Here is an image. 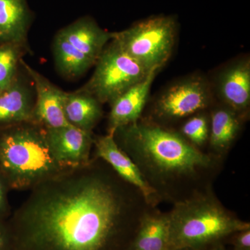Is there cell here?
I'll use <instances>...</instances> for the list:
<instances>
[{
    "label": "cell",
    "instance_id": "24",
    "mask_svg": "<svg viewBox=\"0 0 250 250\" xmlns=\"http://www.w3.org/2000/svg\"><path fill=\"white\" fill-rule=\"evenodd\" d=\"M0 250H11V239L7 220H0Z\"/></svg>",
    "mask_w": 250,
    "mask_h": 250
},
{
    "label": "cell",
    "instance_id": "12",
    "mask_svg": "<svg viewBox=\"0 0 250 250\" xmlns=\"http://www.w3.org/2000/svg\"><path fill=\"white\" fill-rule=\"evenodd\" d=\"M218 93L227 107L241 116L250 103V62L243 59L227 67L219 77Z\"/></svg>",
    "mask_w": 250,
    "mask_h": 250
},
{
    "label": "cell",
    "instance_id": "10",
    "mask_svg": "<svg viewBox=\"0 0 250 250\" xmlns=\"http://www.w3.org/2000/svg\"><path fill=\"white\" fill-rule=\"evenodd\" d=\"M21 64L31 77L35 86L36 101L34 104V123L45 129H55L70 125L64 112L66 93L57 88L22 59Z\"/></svg>",
    "mask_w": 250,
    "mask_h": 250
},
{
    "label": "cell",
    "instance_id": "17",
    "mask_svg": "<svg viewBox=\"0 0 250 250\" xmlns=\"http://www.w3.org/2000/svg\"><path fill=\"white\" fill-rule=\"evenodd\" d=\"M136 236L126 250H168L167 214H146L140 219Z\"/></svg>",
    "mask_w": 250,
    "mask_h": 250
},
{
    "label": "cell",
    "instance_id": "23",
    "mask_svg": "<svg viewBox=\"0 0 250 250\" xmlns=\"http://www.w3.org/2000/svg\"><path fill=\"white\" fill-rule=\"evenodd\" d=\"M233 250H250V228L235 233Z\"/></svg>",
    "mask_w": 250,
    "mask_h": 250
},
{
    "label": "cell",
    "instance_id": "5",
    "mask_svg": "<svg viewBox=\"0 0 250 250\" xmlns=\"http://www.w3.org/2000/svg\"><path fill=\"white\" fill-rule=\"evenodd\" d=\"M177 29L175 16L158 15L113 32V40L148 72H159L172 55Z\"/></svg>",
    "mask_w": 250,
    "mask_h": 250
},
{
    "label": "cell",
    "instance_id": "9",
    "mask_svg": "<svg viewBox=\"0 0 250 250\" xmlns=\"http://www.w3.org/2000/svg\"><path fill=\"white\" fill-rule=\"evenodd\" d=\"M45 130L51 151L63 168L70 170L89 164L94 145L92 133L72 125Z\"/></svg>",
    "mask_w": 250,
    "mask_h": 250
},
{
    "label": "cell",
    "instance_id": "22",
    "mask_svg": "<svg viewBox=\"0 0 250 250\" xmlns=\"http://www.w3.org/2000/svg\"><path fill=\"white\" fill-rule=\"evenodd\" d=\"M9 186L0 174V220H7L11 215L9 201Z\"/></svg>",
    "mask_w": 250,
    "mask_h": 250
},
{
    "label": "cell",
    "instance_id": "1",
    "mask_svg": "<svg viewBox=\"0 0 250 250\" xmlns=\"http://www.w3.org/2000/svg\"><path fill=\"white\" fill-rule=\"evenodd\" d=\"M138 193L104 161L92 158L31 189L7 220L11 250H126Z\"/></svg>",
    "mask_w": 250,
    "mask_h": 250
},
{
    "label": "cell",
    "instance_id": "25",
    "mask_svg": "<svg viewBox=\"0 0 250 250\" xmlns=\"http://www.w3.org/2000/svg\"><path fill=\"white\" fill-rule=\"evenodd\" d=\"M195 250L189 249V248H182V249H177V250Z\"/></svg>",
    "mask_w": 250,
    "mask_h": 250
},
{
    "label": "cell",
    "instance_id": "2",
    "mask_svg": "<svg viewBox=\"0 0 250 250\" xmlns=\"http://www.w3.org/2000/svg\"><path fill=\"white\" fill-rule=\"evenodd\" d=\"M113 136L155 190L197 178L214 166L213 158L183 136L159 125L137 121L118 128Z\"/></svg>",
    "mask_w": 250,
    "mask_h": 250
},
{
    "label": "cell",
    "instance_id": "14",
    "mask_svg": "<svg viewBox=\"0 0 250 250\" xmlns=\"http://www.w3.org/2000/svg\"><path fill=\"white\" fill-rule=\"evenodd\" d=\"M34 104L30 90L16 77L0 92V128L34 123Z\"/></svg>",
    "mask_w": 250,
    "mask_h": 250
},
{
    "label": "cell",
    "instance_id": "4",
    "mask_svg": "<svg viewBox=\"0 0 250 250\" xmlns=\"http://www.w3.org/2000/svg\"><path fill=\"white\" fill-rule=\"evenodd\" d=\"M167 216L168 250H201L250 228V223L227 211L214 197L203 194L177 202Z\"/></svg>",
    "mask_w": 250,
    "mask_h": 250
},
{
    "label": "cell",
    "instance_id": "3",
    "mask_svg": "<svg viewBox=\"0 0 250 250\" xmlns=\"http://www.w3.org/2000/svg\"><path fill=\"white\" fill-rule=\"evenodd\" d=\"M65 170L41 125L26 123L0 128V174L10 190H31Z\"/></svg>",
    "mask_w": 250,
    "mask_h": 250
},
{
    "label": "cell",
    "instance_id": "8",
    "mask_svg": "<svg viewBox=\"0 0 250 250\" xmlns=\"http://www.w3.org/2000/svg\"><path fill=\"white\" fill-rule=\"evenodd\" d=\"M93 146L94 157L104 161L122 179L137 189L147 203L155 202L159 193L148 183L134 161L118 146L113 134L95 138Z\"/></svg>",
    "mask_w": 250,
    "mask_h": 250
},
{
    "label": "cell",
    "instance_id": "15",
    "mask_svg": "<svg viewBox=\"0 0 250 250\" xmlns=\"http://www.w3.org/2000/svg\"><path fill=\"white\" fill-rule=\"evenodd\" d=\"M102 104L90 94L79 90L65 93L64 112L69 124L92 133L103 117Z\"/></svg>",
    "mask_w": 250,
    "mask_h": 250
},
{
    "label": "cell",
    "instance_id": "16",
    "mask_svg": "<svg viewBox=\"0 0 250 250\" xmlns=\"http://www.w3.org/2000/svg\"><path fill=\"white\" fill-rule=\"evenodd\" d=\"M29 18L26 0H0V41L24 44Z\"/></svg>",
    "mask_w": 250,
    "mask_h": 250
},
{
    "label": "cell",
    "instance_id": "19",
    "mask_svg": "<svg viewBox=\"0 0 250 250\" xmlns=\"http://www.w3.org/2000/svg\"><path fill=\"white\" fill-rule=\"evenodd\" d=\"M56 66L62 76L73 79L83 75L95 62L57 34L53 42Z\"/></svg>",
    "mask_w": 250,
    "mask_h": 250
},
{
    "label": "cell",
    "instance_id": "21",
    "mask_svg": "<svg viewBox=\"0 0 250 250\" xmlns=\"http://www.w3.org/2000/svg\"><path fill=\"white\" fill-rule=\"evenodd\" d=\"M182 132L184 137L194 146H202L209 136L207 118L203 115L192 117L183 125Z\"/></svg>",
    "mask_w": 250,
    "mask_h": 250
},
{
    "label": "cell",
    "instance_id": "26",
    "mask_svg": "<svg viewBox=\"0 0 250 250\" xmlns=\"http://www.w3.org/2000/svg\"><path fill=\"white\" fill-rule=\"evenodd\" d=\"M212 250H224V249L223 248H220V247H218V248H215V249Z\"/></svg>",
    "mask_w": 250,
    "mask_h": 250
},
{
    "label": "cell",
    "instance_id": "13",
    "mask_svg": "<svg viewBox=\"0 0 250 250\" xmlns=\"http://www.w3.org/2000/svg\"><path fill=\"white\" fill-rule=\"evenodd\" d=\"M59 34L95 62L113 36V32L104 30L88 17L77 20L59 31Z\"/></svg>",
    "mask_w": 250,
    "mask_h": 250
},
{
    "label": "cell",
    "instance_id": "11",
    "mask_svg": "<svg viewBox=\"0 0 250 250\" xmlns=\"http://www.w3.org/2000/svg\"><path fill=\"white\" fill-rule=\"evenodd\" d=\"M157 71H152L144 80L139 82L117 97L111 103L108 117V133L139 121L143 111L153 81Z\"/></svg>",
    "mask_w": 250,
    "mask_h": 250
},
{
    "label": "cell",
    "instance_id": "20",
    "mask_svg": "<svg viewBox=\"0 0 250 250\" xmlns=\"http://www.w3.org/2000/svg\"><path fill=\"white\" fill-rule=\"evenodd\" d=\"M21 45L4 42L0 45V92L16 80L18 66L21 64Z\"/></svg>",
    "mask_w": 250,
    "mask_h": 250
},
{
    "label": "cell",
    "instance_id": "7",
    "mask_svg": "<svg viewBox=\"0 0 250 250\" xmlns=\"http://www.w3.org/2000/svg\"><path fill=\"white\" fill-rule=\"evenodd\" d=\"M210 100L211 92L205 78L188 77L164 90L156 100L154 110L163 119H180L205 109Z\"/></svg>",
    "mask_w": 250,
    "mask_h": 250
},
{
    "label": "cell",
    "instance_id": "18",
    "mask_svg": "<svg viewBox=\"0 0 250 250\" xmlns=\"http://www.w3.org/2000/svg\"><path fill=\"white\" fill-rule=\"evenodd\" d=\"M241 128L239 115L229 108L214 110L210 116V145L215 151L225 152L231 147Z\"/></svg>",
    "mask_w": 250,
    "mask_h": 250
},
{
    "label": "cell",
    "instance_id": "6",
    "mask_svg": "<svg viewBox=\"0 0 250 250\" xmlns=\"http://www.w3.org/2000/svg\"><path fill=\"white\" fill-rule=\"evenodd\" d=\"M95 62L91 78L81 90L100 103H111L150 73L112 39Z\"/></svg>",
    "mask_w": 250,
    "mask_h": 250
}]
</instances>
